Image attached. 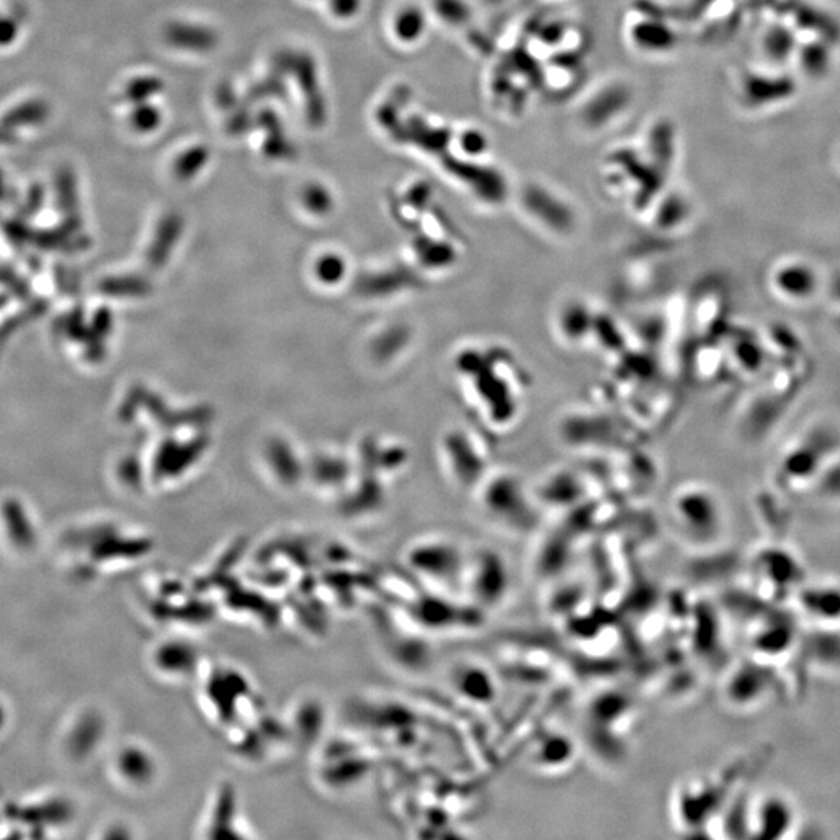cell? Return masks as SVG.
Listing matches in <instances>:
<instances>
[{
    "instance_id": "5b68a950",
    "label": "cell",
    "mask_w": 840,
    "mask_h": 840,
    "mask_svg": "<svg viewBox=\"0 0 840 840\" xmlns=\"http://www.w3.org/2000/svg\"><path fill=\"white\" fill-rule=\"evenodd\" d=\"M772 287L783 299L805 302L815 298L819 288V276L811 265L800 260L783 262L772 272Z\"/></svg>"
},
{
    "instance_id": "7a4b0ae2",
    "label": "cell",
    "mask_w": 840,
    "mask_h": 840,
    "mask_svg": "<svg viewBox=\"0 0 840 840\" xmlns=\"http://www.w3.org/2000/svg\"><path fill=\"white\" fill-rule=\"evenodd\" d=\"M511 570L503 554L493 550L469 551L461 598L474 609H500L511 595Z\"/></svg>"
},
{
    "instance_id": "6da1fadb",
    "label": "cell",
    "mask_w": 840,
    "mask_h": 840,
    "mask_svg": "<svg viewBox=\"0 0 840 840\" xmlns=\"http://www.w3.org/2000/svg\"><path fill=\"white\" fill-rule=\"evenodd\" d=\"M469 550L447 535H428L410 546L405 562L432 592L461 598Z\"/></svg>"
},
{
    "instance_id": "52a82bcc",
    "label": "cell",
    "mask_w": 840,
    "mask_h": 840,
    "mask_svg": "<svg viewBox=\"0 0 840 840\" xmlns=\"http://www.w3.org/2000/svg\"><path fill=\"white\" fill-rule=\"evenodd\" d=\"M793 82L783 77H769V75L751 74L741 82V95L746 104L754 105L752 108H762V105L781 102L793 95Z\"/></svg>"
},
{
    "instance_id": "7c38bea8",
    "label": "cell",
    "mask_w": 840,
    "mask_h": 840,
    "mask_svg": "<svg viewBox=\"0 0 840 840\" xmlns=\"http://www.w3.org/2000/svg\"><path fill=\"white\" fill-rule=\"evenodd\" d=\"M459 147L467 156H481L489 148L488 139L478 129H466L459 138Z\"/></svg>"
},
{
    "instance_id": "8992f818",
    "label": "cell",
    "mask_w": 840,
    "mask_h": 840,
    "mask_svg": "<svg viewBox=\"0 0 840 840\" xmlns=\"http://www.w3.org/2000/svg\"><path fill=\"white\" fill-rule=\"evenodd\" d=\"M450 680L455 693L475 705H486L496 699L497 685L492 672L480 663L464 661L456 664Z\"/></svg>"
},
{
    "instance_id": "30bf717a",
    "label": "cell",
    "mask_w": 840,
    "mask_h": 840,
    "mask_svg": "<svg viewBox=\"0 0 840 840\" xmlns=\"http://www.w3.org/2000/svg\"><path fill=\"white\" fill-rule=\"evenodd\" d=\"M427 29V19L421 10H405L398 18L397 33L405 41H419Z\"/></svg>"
},
{
    "instance_id": "277c9868",
    "label": "cell",
    "mask_w": 840,
    "mask_h": 840,
    "mask_svg": "<svg viewBox=\"0 0 840 840\" xmlns=\"http://www.w3.org/2000/svg\"><path fill=\"white\" fill-rule=\"evenodd\" d=\"M0 539L17 557L32 556L40 546V527L22 498L9 496L0 500Z\"/></svg>"
},
{
    "instance_id": "3957f363",
    "label": "cell",
    "mask_w": 840,
    "mask_h": 840,
    "mask_svg": "<svg viewBox=\"0 0 840 840\" xmlns=\"http://www.w3.org/2000/svg\"><path fill=\"white\" fill-rule=\"evenodd\" d=\"M51 105L41 93L24 91L0 104V148L19 147L43 135Z\"/></svg>"
},
{
    "instance_id": "ba28073f",
    "label": "cell",
    "mask_w": 840,
    "mask_h": 840,
    "mask_svg": "<svg viewBox=\"0 0 840 840\" xmlns=\"http://www.w3.org/2000/svg\"><path fill=\"white\" fill-rule=\"evenodd\" d=\"M29 24V10L19 0H0V55L17 51Z\"/></svg>"
},
{
    "instance_id": "4fadbf2b",
    "label": "cell",
    "mask_w": 840,
    "mask_h": 840,
    "mask_svg": "<svg viewBox=\"0 0 840 840\" xmlns=\"http://www.w3.org/2000/svg\"><path fill=\"white\" fill-rule=\"evenodd\" d=\"M11 710L9 702L6 699L0 698V737L6 735L7 730L10 727Z\"/></svg>"
},
{
    "instance_id": "8fae6325",
    "label": "cell",
    "mask_w": 840,
    "mask_h": 840,
    "mask_svg": "<svg viewBox=\"0 0 840 840\" xmlns=\"http://www.w3.org/2000/svg\"><path fill=\"white\" fill-rule=\"evenodd\" d=\"M436 11L440 21H446L450 25H459L469 18V6L464 0H438Z\"/></svg>"
},
{
    "instance_id": "9c48e42d",
    "label": "cell",
    "mask_w": 840,
    "mask_h": 840,
    "mask_svg": "<svg viewBox=\"0 0 840 840\" xmlns=\"http://www.w3.org/2000/svg\"><path fill=\"white\" fill-rule=\"evenodd\" d=\"M562 751H572L568 737L562 735L543 737L532 751V763L542 772L564 770L565 764L568 766L572 763L573 754Z\"/></svg>"
}]
</instances>
